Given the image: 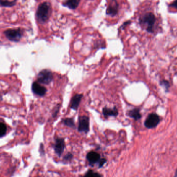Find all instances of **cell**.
<instances>
[{"mask_svg":"<svg viewBox=\"0 0 177 177\" xmlns=\"http://www.w3.org/2000/svg\"><path fill=\"white\" fill-rule=\"evenodd\" d=\"M87 158L90 165L94 164L100 160V155L98 153L91 151L87 153Z\"/></svg>","mask_w":177,"mask_h":177,"instance_id":"obj_9","label":"cell"},{"mask_svg":"<svg viewBox=\"0 0 177 177\" xmlns=\"http://www.w3.org/2000/svg\"><path fill=\"white\" fill-rule=\"evenodd\" d=\"M16 4V0L10 1L9 0H0V5L4 7H12Z\"/></svg>","mask_w":177,"mask_h":177,"instance_id":"obj_14","label":"cell"},{"mask_svg":"<svg viewBox=\"0 0 177 177\" xmlns=\"http://www.w3.org/2000/svg\"><path fill=\"white\" fill-rule=\"evenodd\" d=\"M84 177H102V176L93 171L89 170L85 175Z\"/></svg>","mask_w":177,"mask_h":177,"instance_id":"obj_16","label":"cell"},{"mask_svg":"<svg viewBox=\"0 0 177 177\" xmlns=\"http://www.w3.org/2000/svg\"><path fill=\"white\" fill-rule=\"evenodd\" d=\"M160 122V118L158 115L151 113L148 116L144 122V125L148 129H152L156 127Z\"/></svg>","mask_w":177,"mask_h":177,"instance_id":"obj_5","label":"cell"},{"mask_svg":"<svg viewBox=\"0 0 177 177\" xmlns=\"http://www.w3.org/2000/svg\"><path fill=\"white\" fill-rule=\"evenodd\" d=\"M174 177H177V169L176 171V172H175V176Z\"/></svg>","mask_w":177,"mask_h":177,"instance_id":"obj_20","label":"cell"},{"mask_svg":"<svg viewBox=\"0 0 177 177\" xmlns=\"http://www.w3.org/2000/svg\"><path fill=\"white\" fill-rule=\"evenodd\" d=\"M79 2L80 0H67L64 5L70 9H75L78 7Z\"/></svg>","mask_w":177,"mask_h":177,"instance_id":"obj_13","label":"cell"},{"mask_svg":"<svg viewBox=\"0 0 177 177\" xmlns=\"http://www.w3.org/2000/svg\"><path fill=\"white\" fill-rule=\"evenodd\" d=\"M170 6L173 7H175V9H177V0H175L171 4Z\"/></svg>","mask_w":177,"mask_h":177,"instance_id":"obj_19","label":"cell"},{"mask_svg":"<svg viewBox=\"0 0 177 177\" xmlns=\"http://www.w3.org/2000/svg\"><path fill=\"white\" fill-rule=\"evenodd\" d=\"M63 122L64 123L65 125H67L69 127H73L75 126V123L73 119L72 118H67V119H65L63 121Z\"/></svg>","mask_w":177,"mask_h":177,"instance_id":"obj_17","label":"cell"},{"mask_svg":"<svg viewBox=\"0 0 177 177\" xmlns=\"http://www.w3.org/2000/svg\"><path fill=\"white\" fill-rule=\"evenodd\" d=\"M32 90L34 94L38 96H43L46 94L47 89L43 85L37 81L34 82L32 85Z\"/></svg>","mask_w":177,"mask_h":177,"instance_id":"obj_7","label":"cell"},{"mask_svg":"<svg viewBox=\"0 0 177 177\" xmlns=\"http://www.w3.org/2000/svg\"><path fill=\"white\" fill-rule=\"evenodd\" d=\"M7 132V125L3 122H0V138L5 135Z\"/></svg>","mask_w":177,"mask_h":177,"instance_id":"obj_15","label":"cell"},{"mask_svg":"<svg viewBox=\"0 0 177 177\" xmlns=\"http://www.w3.org/2000/svg\"><path fill=\"white\" fill-rule=\"evenodd\" d=\"M140 22L142 25L146 26L147 31L152 32L155 22V17L153 14L151 13H147L142 17Z\"/></svg>","mask_w":177,"mask_h":177,"instance_id":"obj_3","label":"cell"},{"mask_svg":"<svg viewBox=\"0 0 177 177\" xmlns=\"http://www.w3.org/2000/svg\"><path fill=\"white\" fill-rule=\"evenodd\" d=\"M78 131L87 133L89 131V118L83 116L79 118Z\"/></svg>","mask_w":177,"mask_h":177,"instance_id":"obj_6","label":"cell"},{"mask_svg":"<svg viewBox=\"0 0 177 177\" xmlns=\"http://www.w3.org/2000/svg\"><path fill=\"white\" fill-rule=\"evenodd\" d=\"M129 117L135 119V120H138L141 118L142 115L140 113L139 110L138 109H133L129 112Z\"/></svg>","mask_w":177,"mask_h":177,"instance_id":"obj_12","label":"cell"},{"mask_svg":"<svg viewBox=\"0 0 177 177\" xmlns=\"http://www.w3.org/2000/svg\"><path fill=\"white\" fill-rule=\"evenodd\" d=\"M53 75L51 71L44 69L40 71L38 76V82L40 83L48 85L52 81Z\"/></svg>","mask_w":177,"mask_h":177,"instance_id":"obj_4","label":"cell"},{"mask_svg":"<svg viewBox=\"0 0 177 177\" xmlns=\"http://www.w3.org/2000/svg\"><path fill=\"white\" fill-rule=\"evenodd\" d=\"M103 113L105 117L106 118L111 116L116 117L118 115V111L116 107H114L113 108H108L105 107L103 110Z\"/></svg>","mask_w":177,"mask_h":177,"instance_id":"obj_11","label":"cell"},{"mask_svg":"<svg viewBox=\"0 0 177 177\" xmlns=\"http://www.w3.org/2000/svg\"><path fill=\"white\" fill-rule=\"evenodd\" d=\"M2 100V95L0 94V101H1V100Z\"/></svg>","mask_w":177,"mask_h":177,"instance_id":"obj_21","label":"cell"},{"mask_svg":"<svg viewBox=\"0 0 177 177\" xmlns=\"http://www.w3.org/2000/svg\"><path fill=\"white\" fill-rule=\"evenodd\" d=\"M50 12V5L47 2L40 4L36 12V17L38 20L40 22H45L49 17Z\"/></svg>","mask_w":177,"mask_h":177,"instance_id":"obj_1","label":"cell"},{"mask_svg":"<svg viewBox=\"0 0 177 177\" xmlns=\"http://www.w3.org/2000/svg\"><path fill=\"white\" fill-rule=\"evenodd\" d=\"M54 151L59 156L62 154L65 148L64 140L63 138H57L54 144Z\"/></svg>","mask_w":177,"mask_h":177,"instance_id":"obj_8","label":"cell"},{"mask_svg":"<svg viewBox=\"0 0 177 177\" xmlns=\"http://www.w3.org/2000/svg\"><path fill=\"white\" fill-rule=\"evenodd\" d=\"M83 97L82 94H76L73 96L71 100V107L73 110H77L79 107L81 99Z\"/></svg>","mask_w":177,"mask_h":177,"instance_id":"obj_10","label":"cell"},{"mask_svg":"<svg viewBox=\"0 0 177 177\" xmlns=\"http://www.w3.org/2000/svg\"><path fill=\"white\" fill-rule=\"evenodd\" d=\"M7 38L11 42H18L23 36V31L20 28L9 29L4 32Z\"/></svg>","mask_w":177,"mask_h":177,"instance_id":"obj_2","label":"cell"},{"mask_svg":"<svg viewBox=\"0 0 177 177\" xmlns=\"http://www.w3.org/2000/svg\"><path fill=\"white\" fill-rule=\"evenodd\" d=\"M106 162V159L105 158H103L101 160H100V167L103 166V165Z\"/></svg>","mask_w":177,"mask_h":177,"instance_id":"obj_18","label":"cell"}]
</instances>
